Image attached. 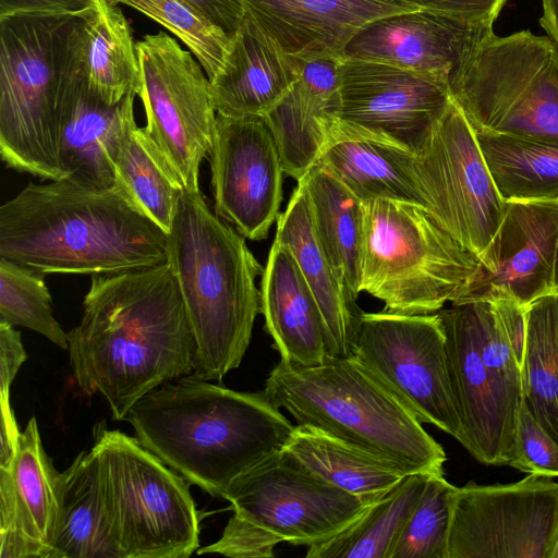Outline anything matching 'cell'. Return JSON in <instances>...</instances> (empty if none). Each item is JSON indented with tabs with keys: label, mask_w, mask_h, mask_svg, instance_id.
I'll use <instances>...</instances> for the list:
<instances>
[{
	"label": "cell",
	"mask_w": 558,
	"mask_h": 558,
	"mask_svg": "<svg viewBox=\"0 0 558 558\" xmlns=\"http://www.w3.org/2000/svg\"><path fill=\"white\" fill-rule=\"evenodd\" d=\"M68 343L77 387L86 396L101 395L117 421L149 391L191 375L196 352L168 263L93 275Z\"/></svg>",
	"instance_id": "6da1fadb"
},
{
	"label": "cell",
	"mask_w": 558,
	"mask_h": 558,
	"mask_svg": "<svg viewBox=\"0 0 558 558\" xmlns=\"http://www.w3.org/2000/svg\"><path fill=\"white\" fill-rule=\"evenodd\" d=\"M0 257L43 274L100 275L168 262V233L117 181L29 182L0 207Z\"/></svg>",
	"instance_id": "7a4b0ae2"
},
{
	"label": "cell",
	"mask_w": 558,
	"mask_h": 558,
	"mask_svg": "<svg viewBox=\"0 0 558 558\" xmlns=\"http://www.w3.org/2000/svg\"><path fill=\"white\" fill-rule=\"evenodd\" d=\"M125 420L146 449L221 498L238 477L281 451L294 427L264 391H235L193 375L149 391Z\"/></svg>",
	"instance_id": "3957f363"
},
{
	"label": "cell",
	"mask_w": 558,
	"mask_h": 558,
	"mask_svg": "<svg viewBox=\"0 0 558 558\" xmlns=\"http://www.w3.org/2000/svg\"><path fill=\"white\" fill-rule=\"evenodd\" d=\"M196 352L192 375L220 381L238 368L260 312V264L234 227L213 213L201 191H183L168 233Z\"/></svg>",
	"instance_id": "277c9868"
},
{
	"label": "cell",
	"mask_w": 558,
	"mask_h": 558,
	"mask_svg": "<svg viewBox=\"0 0 558 558\" xmlns=\"http://www.w3.org/2000/svg\"><path fill=\"white\" fill-rule=\"evenodd\" d=\"M265 395L298 425L315 427L403 473H444V448L416 416L354 357L319 365L280 362Z\"/></svg>",
	"instance_id": "5b68a950"
},
{
	"label": "cell",
	"mask_w": 558,
	"mask_h": 558,
	"mask_svg": "<svg viewBox=\"0 0 558 558\" xmlns=\"http://www.w3.org/2000/svg\"><path fill=\"white\" fill-rule=\"evenodd\" d=\"M478 258L426 208L401 201L364 202L360 292L400 314H432L454 302Z\"/></svg>",
	"instance_id": "8992f818"
},
{
	"label": "cell",
	"mask_w": 558,
	"mask_h": 558,
	"mask_svg": "<svg viewBox=\"0 0 558 558\" xmlns=\"http://www.w3.org/2000/svg\"><path fill=\"white\" fill-rule=\"evenodd\" d=\"M71 16L0 20V155L16 171L68 178L62 166L58 104Z\"/></svg>",
	"instance_id": "52a82bcc"
},
{
	"label": "cell",
	"mask_w": 558,
	"mask_h": 558,
	"mask_svg": "<svg viewBox=\"0 0 558 558\" xmlns=\"http://www.w3.org/2000/svg\"><path fill=\"white\" fill-rule=\"evenodd\" d=\"M94 451L124 558H189L199 548L190 483L135 437L96 426Z\"/></svg>",
	"instance_id": "ba28073f"
},
{
	"label": "cell",
	"mask_w": 558,
	"mask_h": 558,
	"mask_svg": "<svg viewBox=\"0 0 558 558\" xmlns=\"http://www.w3.org/2000/svg\"><path fill=\"white\" fill-rule=\"evenodd\" d=\"M475 132L558 140V47L548 36L493 33L449 77Z\"/></svg>",
	"instance_id": "9c48e42d"
},
{
	"label": "cell",
	"mask_w": 558,
	"mask_h": 558,
	"mask_svg": "<svg viewBox=\"0 0 558 558\" xmlns=\"http://www.w3.org/2000/svg\"><path fill=\"white\" fill-rule=\"evenodd\" d=\"M142 100L149 138L185 190H199V168L209 155L217 112L210 81L190 50L160 31L136 41Z\"/></svg>",
	"instance_id": "30bf717a"
},
{
	"label": "cell",
	"mask_w": 558,
	"mask_h": 558,
	"mask_svg": "<svg viewBox=\"0 0 558 558\" xmlns=\"http://www.w3.org/2000/svg\"><path fill=\"white\" fill-rule=\"evenodd\" d=\"M352 357L420 422L436 426L462 444V424L438 312H363Z\"/></svg>",
	"instance_id": "8fae6325"
},
{
	"label": "cell",
	"mask_w": 558,
	"mask_h": 558,
	"mask_svg": "<svg viewBox=\"0 0 558 558\" xmlns=\"http://www.w3.org/2000/svg\"><path fill=\"white\" fill-rule=\"evenodd\" d=\"M222 498L270 538L311 547L338 535L372 505L307 472L283 450L238 477Z\"/></svg>",
	"instance_id": "7c38bea8"
},
{
	"label": "cell",
	"mask_w": 558,
	"mask_h": 558,
	"mask_svg": "<svg viewBox=\"0 0 558 558\" xmlns=\"http://www.w3.org/2000/svg\"><path fill=\"white\" fill-rule=\"evenodd\" d=\"M415 171L432 215L478 258L508 203L495 185L473 126L452 98L415 154Z\"/></svg>",
	"instance_id": "4fadbf2b"
},
{
	"label": "cell",
	"mask_w": 558,
	"mask_h": 558,
	"mask_svg": "<svg viewBox=\"0 0 558 558\" xmlns=\"http://www.w3.org/2000/svg\"><path fill=\"white\" fill-rule=\"evenodd\" d=\"M557 531L558 483L469 482L452 494L447 558H550Z\"/></svg>",
	"instance_id": "5bb4252c"
},
{
	"label": "cell",
	"mask_w": 558,
	"mask_h": 558,
	"mask_svg": "<svg viewBox=\"0 0 558 558\" xmlns=\"http://www.w3.org/2000/svg\"><path fill=\"white\" fill-rule=\"evenodd\" d=\"M449 374L463 430L462 446L481 463L509 465L513 457L522 387L483 360L472 301L438 312Z\"/></svg>",
	"instance_id": "9a60e30c"
},
{
	"label": "cell",
	"mask_w": 558,
	"mask_h": 558,
	"mask_svg": "<svg viewBox=\"0 0 558 558\" xmlns=\"http://www.w3.org/2000/svg\"><path fill=\"white\" fill-rule=\"evenodd\" d=\"M451 100L446 77L342 58L336 117L414 154Z\"/></svg>",
	"instance_id": "2e32d148"
},
{
	"label": "cell",
	"mask_w": 558,
	"mask_h": 558,
	"mask_svg": "<svg viewBox=\"0 0 558 558\" xmlns=\"http://www.w3.org/2000/svg\"><path fill=\"white\" fill-rule=\"evenodd\" d=\"M215 214L244 238H267L279 217L283 166L262 117L217 114L209 153Z\"/></svg>",
	"instance_id": "e0dca14e"
},
{
	"label": "cell",
	"mask_w": 558,
	"mask_h": 558,
	"mask_svg": "<svg viewBox=\"0 0 558 558\" xmlns=\"http://www.w3.org/2000/svg\"><path fill=\"white\" fill-rule=\"evenodd\" d=\"M558 201L509 202L459 299L507 300L526 307L554 293Z\"/></svg>",
	"instance_id": "ac0fdd59"
},
{
	"label": "cell",
	"mask_w": 558,
	"mask_h": 558,
	"mask_svg": "<svg viewBox=\"0 0 558 558\" xmlns=\"http://www.w3.org/2000/svg\"><path fill=\"white\" fill-rule=\"evenodd\" d=\"M66 472L48 457L33 416L10 468H0V558H53Z\"/></svg>",
	"instance_id": "d6986e66"
},
{
	"label": "cell",
	"mask_w": 558,
	"mask_h": 558,
	"mask_svg": "<svg viewBox=\"0 0 558 558\" xmlns=\"http://www.w3.org/2000/svg\"><path fill=\"white\" fill-rule=\"evenodd\" d=\"M494 20L465 21L417 9L377 19L360 29L342 57L448 78L494 33Z\"/></svg>",
	"instance_id": "ffe728a7"
},
{
	"label": "cell",
	"mask_w": 558,
	"mask_h": 558,
	"mask_svg": "<svg viewBox=\"0 0 558 558\" xmlns=\"http://www.w3.org/2000/svg\"><path fill=\"white\" fill-rule=\"evenodd\" d=\"M250 15L289 54L342 56L368 23L418 8L403 0H242Z\"/></svg>",
	"instance_id": "44dd1931"
},
{
	"label": "cell",
	"mask_w": 558,
	"mask_h": 558,
	"mask_svg": "<svg viewBox=\"0 0 558 558\" xmlns=\"http://www.w3.org/2000/svg\"><path fill=\"white\" fill-rule=\"evenodd\" d=\"M298 78L294 56L245 13L220 72L210 81L211 102L217 114L264 118Z\"/></svg>",
	"instance_id": "7402d4cb"
},
{
	"label": "cell",
	"mask_w": 558,
	"mask_h": 558,
	"mask_svg": "<svg viewBox=\"0 0 558 558\" xmlns=\"http://www.w3.org/2000/svg\"><path fill=\"white\" fill-rule=\"evenodd\" d=\"M136 94L109 105L63 65L58 104L61 161L68 177L101 186L117 183L112 157L118 140L134 117Z\"/></svg>",
	"instance_id": "603a6c76"
},
{
	"label": "cell",
	"mask_w": 558,
	"mask_h": 558,
	"mask_svg": "<svg viewBox=\"0 0 558 558\" xmlns=\"http://www.w3.org/2000/svg\"><path fill=\"white\" fill-rule=\"evenodd\" d=\"M275 241L293 254L319 306L331 357H351L363 312L353 299L323 248L310 208L303 179L277 219Z\"/></svg>",
	"instance_id": "cb8c5ba5"
},
{
	"label": "cell",
	"mask_w": 558,
	"mask_h": 558,
	"mask_svg": "<svg viewBox=\"0 0 558 558\" xmlns=\"http://www.w3.org/2000/svg\"><path fill=\"white\" fill-rule=\"evenodd\" d=\"M64 65L109 105L136 94L140 63L132 27L118 4L94 0L90 11L70 23Z\"/></svg>",
	"instance_id": "d4e9b609"
},
{
	"label": "cell",
	"mask_w": 558,
	"mask_h": 558,
	"mask_svg": "<svg viewBox=\"0 0 558 558\" xmlns=\"http://www.w3.org/2000/svg\"><path fill=\"white\" fill-rule=\"evenodd\" d=\"M341 181L363 202L393 199L429 203L415 171V154L357 131L335 117L316 163Z\"/></svg>",
	"instance_id": "484cf974"
},
{
	"label": "cell",
	"mask_w": 558,
	"mask_h": 558,
	"mask_svg": "<svg viewBox=\"0 0 558 558\" xmlns=\"http://www.w3.org/2000/svg\"><path fill=\"white\" fill-rule=\"evenodd\" d=\"M262 275L260 313L280 360L322 364L328 356L324 319L290 250L274 241Z\"/></svg>",
	"instance_id": "4316f807"
},
{
	"label": "cell",
	"mask_w": 558,
	"mask_h": 558,
	"mask_svg": "<svg viewBox=\"0 0 558 558\" xmlns=\"http://www.w3.org/2000/svg\"><path fill=\"white\" fill-rule=\"evenodd\" d=\"M282 450L316 477L373 505L407 475L396 465L308 425H295Z\"/></svg>",
	"instance_id": "83f0119b"
},
{
	"label": "cell",
	"mask_w": 558,
	"mask_h": 558,
	"mask_svg": "<svg viewBox=\"0 0 558 558\" xmlns=\"http://www.w3.org/2000/svg\"><path fill=\"white\" fill-rule=\"evenodd\" d=\"M305 182L315 231L349 294H360L364 202L329 171L315 165Z\"/></svg>",
	"instance_id": "f1b7e54d"
},
{
	"label": "cell",
	"mask_w": 558,
	"mask_h": 558,
	"mask_svg": "<svg viewBox=\"0 0 558 558\" xmlns=\"http://www.w3.org/2000/svg\"><path fill=\"white\" fill-rule=\"evenodd\" d=\"M65 472L53 558H124L105 504L94 451L78 453Z\"/></svg>",
	"instance_id": "f546056e"
},
{
	"label": "cell",
	"mask_w": 558,
	"mask_h": 558,
	"mask_svg": "<svg viewBox=\"0 0 558 558\" xmlns=\"http://www.w3.org/2000/svg\"><path fill=\"white\" fill-rule=\"evenodd\" d=\"M475 133L505 202L558 201V140Z\"/></svg>",
	"instance_id": "4dcf8cb0"
},
{
	"label": "cell",
	"mask_w": 558,
	"mask_h": 558,
	"mask_svg": "<svg viewBox=\"0 0 558 558\" xmlns=\"http://www.w3.org/2000/svg\"><path fill=\"white\" fill-rule=\"evenodd\" d=\"M112 165L117 181L144 214L169 233L184 187L135 117L118 140Z\"/></svg>",
	"instance_id": "1f68e13d"
},
{
	"label": "cell",
	"mask_w": 558,
	"mask_h": 558,
	"mask_svg": "<svg viewBox=\"0 0 558 558\" xmlns=\"http://www.w3.org/2000/svg\"><path fill=\"white\" fill-rule=\"evenodd\" d=\"M523 403L558 442V294L525 307L521 372Z\"/></svg>",
	"instance_id": "d6a6232c"
},
{
	"label": "cell",
	"mask_w": 558,
	"mask_h": 558,
	"mask_svg": "<svg viewBox=\"0 0 558 558\" xmlns=\"http://www.w3.org/2000/svg\"><path fill=\"white\" fill-rule=\"evenodd\" d=\"M427 476L426 473L407 474L344 531L307 547L306 558H388L425 489Z\"/></svg>",
	"instance_id": "836d02e7"
},
{
	"label": "cell",
	"mask_w": 558,
	"mask_h": 558,
	"mask_svg": "<svg viewBox=\"0 0 558 558\" xmlns=\"http://www.w3.org/2000/svg\"><path fill=\"white\" fill-rule=\"evenodd\" d=\"M154 20L183 45L201 63L209 81L220 72L232 36L184 0H110Z\"/></svg>",
	"instance_id": "e575fe53"
},
{
	"label": "cell",
	"mask_w": 558,
	"mask_h": 558,
	"mask_svg": "<svg viewBox=\"0 0 558 558\" xmlns=\"http://www.w3.org/2000/svg\"><path fill=\"white\" fill-rule=\"evenodd\" d=\"M0 319L29 328L68 349V333L53 316L45 274L0 257Z\"/></svg>",
	"instance_id": "d590c367"
},
{
	"label": "cell",
	"mask_w": 558,
	"mask_h": 558,
	"mask_svg": "<svg viewBox=\"0 0 558 558\" xmlns=\"http://www.w3.org/2000/svg\"><path fill=\"white\" fill-rule=\"evenodd\" d=\"M454 487L444 473L428 474L425 489L388 558H447Z\"/></svg>",
	"instance_id": "8d00e7d4"
},
{
	"label": "cell",
	"mask_w": 558,
	"mask_h": 558,
	"mask_svg": "<svg viewBox=\"0 0 558 558\" xmlns=\"http://www.w3.org/2000/svg\"><path fill=\"white\" fill-rule=\"evenodd\" d=\"M510 466L529 474L558 476V442L521 407Z\"/></svg>",
	"instance_id": "74e56055"
},
{
	"label": "cell",
	"mask_w": 558,
	"mask_h": 558,
	"mask_svg": "<svg viewBox=\"0 0 558 558\" xmlns=\"http://www.w3.org/2000/svg\"><path fill=\"white\" fill-rule=\"evenodd\" d=\"M93 5L94 0H0V20L21 15L81 17Z\"/></svg>",
	"instance_id": "f35d334b"
},
{
	"label": "cell",
	"mask_w": 558,
	"mask_h": 558,
	"mask_svg": "<svg viewBox=\"0 0 558 558\" xmlns=\"http://www.w3.org/2000/svg\"><path fill=\"white\" fill-rule=\"evenodd\" d=\"M418 9L465 21H496L507 0H403Z\"/></svg>",
	"instance_id": "ab89813d"
},
{
	"label": "cell",
	"mask_w": 558,
	"mask_h": 558,
	"mask_svg": "<svg viewBox=\"0 0 558 558\" xmlns=\"http://www.w3.org/2000/svg\"><path fill=\"white\" fill-rule=\"evenodd\" d=\"M26 359L21 333L0 319V405L11 404L10 388Z\"/></svg>",
	"instance_id": "60d3db41"
},
{
	"label": "cell",
	"mask_w": 558,
	"mask_h": 558,
	"mask_svg": "<svg viewBox=\"0 0 558 558\" xmlns=\"http://www.w3.org/2000/svg\"><path fill=\"white\" fill-rule=\"evenodd\" d=\"M209 21L232 36L239 28L245 9L242 0H184Z\"/></svg>",
	"instance_id": "b9f144b4"
},
{
	"label": "cell",
	"mask_w": 558,
	"mask_h": 558,
	"mask_svg": "<svg viewBox=\"0 0 558 558\" xmlns=\"http://www.w3.org/2000/svg\"><path fill=\"white\" fill-rule=\"evenodd\" d=\"M543 13L539 24L558 47V0H541Z\"/></svg>",
	"instance_id": "7bdbcfd3"
},
{
	"label": "cell",
	"mask_w": 558,
	"mask_h": 558,
	"mask_svg": "<svg viewBox=\"0 0 558 558\" xmlns=\"http://www.w3.org/2000/svg\"><path fill=\"white\" fill-rule=\"evenodd\" d=\"M554 293L558 294V235H557L556 256H555Z\"/></svg>",
	"instance_id": "ee69618b"
},
{
	"label": "cell",
	"mask_w": 558,
	"mask_h": 558,
	"mask_svg": "<svg viewBox=\"0 0 558 558\" xmlns=\"http://www.w3.org/2000/svg\"><path fill=\"white\" fill-rule=\"evenodd\" d=\"M550 558H558V531L551 547Z\"/></svg>",
	"instance_id": "f6af8a7d"
}]
</instances>
